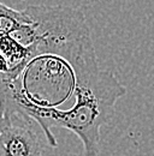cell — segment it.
I'll return each instance as SVG.
<instances>
[{"label": "cell", "instance_id": "1", "mask_svg": "<svg viewBox=\"0 0 154 156\" xmlns=\"http://www.w3.org/2000/svg\"><path fill=\"white\" fill-rule=\"evenodd\" d=\"M28 13L35 25V43L17 77L0 83V109L6 117L27 118L34 109L63 106L69 109L78 84L100 69L83 12L64 6H29Z\"/></svg>", "mask_w": 154, "mask_h": 156}, {"label": "cell", "instance_id": "2", "mask_svg": "<svg viewBox=\"0 0 154 156\" xmlns=\"http://www.w3.org/2000/svg\"><path fill=\"white\" fill-rule=\"evenodd\" d=\"M127 94V88L115 75L96 70L77 87L75 103L65 111L34 109L27 118L41 127L51 147H57L53 127L74 132L83 144V156H97L100 153V129L115 114L116 103Z\"/></svg>", "mask_w": 154, "mask_h": 156}, {"label": "cell", "instance_id": "3", "mask_svg": "<svg viewBox=\"0 0 154 156\" xmlns=\"http://www.w3.org/2000/svg\"><path fill=\"white\" fill-rule=\"evenodd\" d=\"M35 124L31 119L12 114L0 135V156H46Z\"/></svg>", "mask_w": 154, "mask_h": 156}, {"label": "cell", "instance_id": "4", "mask_svg": "<svg viewBox=\"0 0 154 156\" xmlns=\"http://www.w3.org/2000/svg\"><path fill=\"white\" fill-rule=\"evenodd\" d=\"M31 22L33 20L24 10L23 11L15 10L0 1V36L10 34L12 30L18 28L19 25Z\"/></svg>", "mask_w": 154, "mask_h": 156}, {"label": "cell", "instance_id": "5", "mask_svg": "<svg viewBox=\"0 0 154 156\" xmlns=\"http://www.w3.org/2000/svg\"><path fill=\"white\" fill-rule=\"evenodd\" d=\"M9 122H10V117H6L5 113L0 109V135H1V132L7 127Z\"/></svg>", "mask_w": 154, "mask_h": 156}]
</instances>
